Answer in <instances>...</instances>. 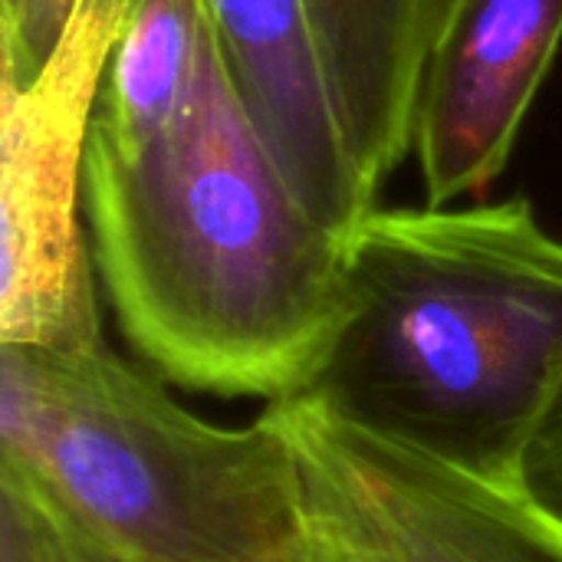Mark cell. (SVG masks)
Listing matches in <instances>:
<instances>
[{
  "instance_id": "6da1fadb",
  "label": "cell",
  "mask_w": 562,
  "mask_h": 562,
  "mask_svg": "<svg viewBox=\"0 0 562 562\" xmlns=\"http://www.w3.org/2000/svg\"><path fill=\"white\" fill-rule=\"evenodd\" d=\"M86 224L122 336L155 375L214 395H300L342 313L349 237L290 184L217 33L151 135L89 128Z\"/></svg>"
},
{
  "instance_id": "7a4b0ae2",
  "label": "cell",
  "mask_w": 562,
  "mask_h": 562,
  "mask_svg": "<svg viewBox=\"0 0 562 562\" xmlns=\"http://www.w3.org/2000/svg\"><path fill=\"white\" fill-rule=\"evenodd\" d=\"M560 389L562 240L527 198L362 217L333 342L300 395L461 471L524 484Z\"/></svg>"
},
{
  "instance_id": "3957f363",
  "label": "cell",
  "mask_w": 562,
  "mask_h": 562,
  "mask_svg": "<svg viewBox=\"0 0 562 562\" xmlns=\"http://www.w3.org/2000/svg\"><path fill=\"white\" fill-rule=\"evenodd\" d=\"M0 468L135 562H310L283 428L204 422L105 342L0 346Z\"/></svg>"
},
{
  "instance_id": "277c9868",
  "label": "cell",
  "mask_w": 562,
  "mask_h": 562,
  "mask_svg": "<svg viewBox=\"0 0 562 562\" xmlns=\"http://www.w3.org/2000/svg\"><path fill=\"white\" fill-rule=\"evenodd\" d=\"M135 0H82L46 69L0 79V346L102 339L86 214V145Z\"/></svg>"
},
{
  "instance_id": "5b68a950",
  "label": "cell",
  "mask_w": 562,
  "mask_h": 562,
  "mask_svg": "<svg viewBox=\"0 0 562 562\" xmlns=\"http://www.w3.org/2000/svg\"><path fill=\"white\" fill-rule=\"evenodd\" d=\"M267 415L296 454L310 562H562V517L524 484L379 438L306 395Z\"/></svg>"
},
{
  "instance_id": "8992f818",
  "label": "cell",
  "mask_w": 562,
  "mask_h": 562,
  "mask_svg": "<svg viewBox=\"0 0 562 562\" xmlns=\"http://www.w3.org/2000/svg\"><path fill=\"white\" fill-rule=\"evenodd\" d=\"M562 46V0H441L415 86L425 204L481 194L510 161Z\"/></svg>"
},
{
  "instance_id": "52a82bcc",
  "label": "cell",
  "mask_w": 562,
  "mask_h": 562,
  "mask_svg": "<svg viewBox=\"0 0 562 562\" xmlns=\"http://www.w3.org/2000/svg\"><path fill=\"white\" fill-rule=\"evenodd\" d=\"M224 63L306 207L349 237L379 198L359 178L303 0H204Z\"/></svg>"
},
{
  "instance_id": "ba28073f",
  "label": "cell",
  "mask_w": 562,
  "mask_h": 562,
  "mask_svg": "<svg viewBox=\"0 0 562 562\" xmlns=\"http://www.w3.org/2000/svg\"><path fill=\"white\" fill-rule=\"evenodd\" d=\"M441 0H303L349 158L379 198L412 155L415 86Z\"/></svg>"
},
{
  "instance_id": "9c48e42d",
  "label": "cell",
  "mask_w": 562,
  "mask_h": 562,
  "mask_svg": "<svg viewBox=\"0 0 562 562\" xmlns=\"http://www.w3.org/2000/svg\"><path fill=\"white\" fill-rule=\"evenodd\" d=\"M211 40L204 0H135L92 125L125 142L161 128L188 99Z\"/></svg>"
},
{
  "instance_id": "30bf717a",
  "label": "cell",
  "mask_w": 562,
  "mask_h": 562,
  "mask_svg": "<svg viewBox=\"0 0 562 562\" xmlns=\"http://www.w3.org/2000/svg\"><path fill=\"white\" fill-rule=\"evenodd\" d=\"M82 0H0V79L33 82L59 49Z\"/></svg>"
},
{
  "instance_id": "8fae6325",
  "label": "cell",
  "mask_w": 562,
  "mask_h": 562,
  "mask_svg": "<svg viewBox=\"0 0 562 562\" xmlns=\"http://www.w3.org/2000/svg\"><path fill=\"white\" fill-rule=\"evenodd\" d=\"M0 477L13 481V484L23 491V497L30 501V507H33V514H36L43 533H46V543H49L53 560L56 562H135L128 560L125 553L112 550L109 543H102L95 533H89V530L79 527L76 520H69L63 510H56L46 497H40V494H36L23 477H16L13 471L0 468Z\"/></svg>"
},
{
  "instance_id": "7c38bea8",
  "label": "cell",
  "mask_w": 562,
  "mask_h": 562,
  "mask_svg": "<svg viewBox=\"0 0 562 562\" xmlns=\"http://www.w3.org/2000/svg\"><path fill=\"white\" fill-rule=\"evenodd\" d=\"M0 562H56L23 491L0 477Z\"/></svg>"
},
{
  "instance_id": "4fadbf2b",
  "label": "cell",
  "mask_w": 562,
  "mask_h": 562,
  "mask_svg": "<svg viewBox=\"0 0 562 562\" xmlns=\"http://www.w3.org/2000/svg\"><path fill=\"white\" fill-rule=\"evenodd\" d=\"M524 487L557 517H562V389L527 454Z\"/></svg>"
}]
</instances>
